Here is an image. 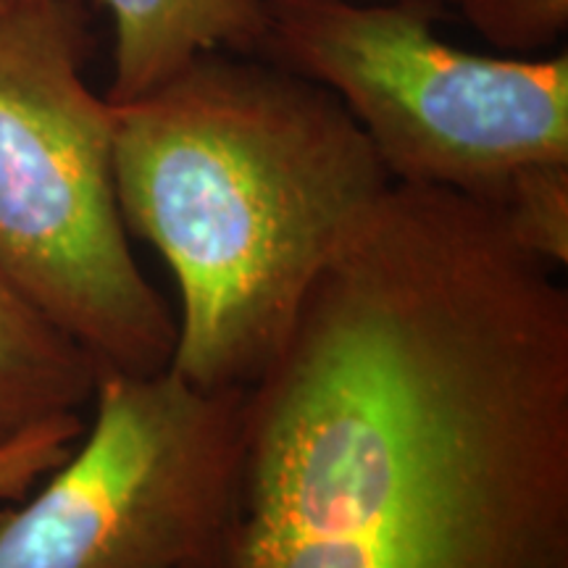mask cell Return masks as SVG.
Masks as SVG:
<instances>
[{"mask_svg": "<svg viewBox=\"0 0 568 568\" xmlns=\"http://www.w3.org/2000/svg\"><path fill=\"white\" fill-rule=\"evenodd\" d=\"M264 59L345 105L389 180L497 205L518 174L568 163V55L497 59L456 48L426 3L266 0Z\"/></svg>", "mask_w": 568, "mask_h": 568, "instance_id": "obj_4", "label": "cell"}, {"mask_svg": "<svg viewBox=\"0 0 568 568\" xmlns=\"http://www.w3.org/2000/svg\"><path fill=\"white\" fill-rule=\"evenodd\" d=\"M393 182L245 389L226 568H568V287Z\"/></svg>", "mask_w": 568, "mask_h": 568, "instance_id": "obj_1", "label": "cell"}, {"mask_svg": "<svg viewBox=\"0 0 568 568\" xmlns=\"http://www.w3.org/2000/svg\"><path fill=\"white\" fill-rule=\"evenodd\" d=\"M113 176L126 232L180 293L169 368L211 393L258 379L345 232L393 184L329 90L240 53L201 55L113 105Z\"/></svg>", "mask_w": 568, "mask_h": 568, "instance_id": "obj_2", "label": "cell"}, {"mask_svg": "<svg viewBox=\"0 0 568 568\" xmlns=\"http://www.w3.org/2000/svg\"><path fill=\"white\" fill-rule=\"evenodd\" d=\"M113 27L105 101L122 105L159 90L209 53H264L266 0H98Z\"/></svg>", "mask_w": 568, "mask_h": 568, "instance_id": "obj_6", "label": "cell"}, {"mask_svg": "<svg viewBox=\"0 0 568 568\" xmlns=\"http://www.w3.org/2000/svg\"><path fill=\"white\" fill-rule=\"evenodd\" d=\"M460 11L481 38L506 51H537L568 27V0H460Z\"/></svg>", "mask_w": 568, "mask_h": 568, "instance_id": "obj_9", "label": "cell"}, {"mask_svg": "<svg viewBox=\"0 0 568 568\" xmlns=\"http://www.w3.org/2000/svg\"><path fill=\"white\" fill-rule=\"evenodd\" d=\"M98 376L95 361L0 274V450L82 416Z\"/></svg>", "mask_w": 568, "mask_h": 568, "instance_id": "obj_7", "label": "cell"}, {"mask_svg": "<svg viewBox=\"0 0 568 568\" xmlns=\"http://www.w3.org/2000/svg\"><path fill=\"white\" fill-rule=\"evenodd\" d=\"M418 3H460V0H418Z\"/></svg>", "mask_w": 568, "mask_h": 568, "instance_id": "obj_11", "label": "cell"}, {"mask_svg": "<svg viewBox=\"0 0 568 568\" xmlns=\"http://www.w3.org/2000/svg\"><path fill=\"white\" fill-rule=\"evenodd\" d=\"M493 209L527 251L568 266V163H542L521 172Z\"/></svg>", "mask_w": 568, "mask_h": 568, "instance_id": "obj_8", "label": "cell"}, {"mask_svg": "<svg viewBox=\"0 0 568 568\" xmlns=\"http://www.w3.org/2000/svg\"><path fill=\"white\" fill-rule=\"evenodd\" d=\"M30 3H38V0H0V13L21 9V6H30Z\"/></svg>", "mask_w": 568, "mask_h": 568, "instance_id": "obj_10", "label": "cell"}, {"mask_svg": "<svg viewBox=\"0 0 568 568\" xmlns=\"http://www.w3.org/2000/svg\"><path fill=\"white\" fill-rule=\"evenodd\" d=\"M245 389L101 372L92 424L0 514V568H226Z\"/></svg>", "mask_w": 568, "mask_h": 568, "instance_id": "obj_5", "label": "cell"}, {"mask_svg": "<svg viewBox=\"0 0 568 568\" xmlns=\"http://www.w3.org/2000/svg\"><path fill=\"white\" fill-rule=\"evenodd\" d=\"M88 53L80 0L0 13V274L101 372L153 374L172 364L176 316L132 253Z\"/></svg>", "mask_w": 568, "mask_h": 568, "instance_id": "obj_3", "label": "cell"}]
</instances>
